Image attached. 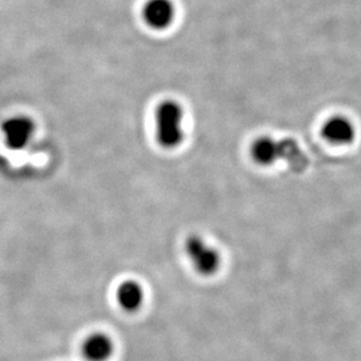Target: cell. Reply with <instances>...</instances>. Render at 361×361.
I'll return each instance as SVG.
<instances>
[{"label": "cell", "mask_w": 361, "mask_h": 361, "mask_svg": "<svg viewBox=\"0 0 361 361\" xmlns=\"http://www.w3.org/2000/svg\"><path fill=\"white\" fill-rule=\"evenodd\" d=\"M157 137L168 149L180 146L184 139L183 109L176 101L166 100L157 109Z\"/></svg>", "instance_id": "1"}, {"label": "cell", "mask_w": 361, "mask_h": 361, "mask_svg": "<svg viewBox=\"0 0 361 361\" xmlns=\"http://www.w3.org/2000/svg\"><path fill=\"white\" fill-rule=\"evenodd\" d=\"M188 257L197 272L203 276H212L221 267V255L219 251L205 243L201 237L189 236L184 244Z\"/></svg>", "instance_id": "2"}, {"label": "cell", "mask_w": 361, "mask_h": 361, "mask_svg": "<svg viewBox=\"0 0 361 361\" xmlns=\"http://www.w3.org/2000/svg\"><path fill=\"white\" fill-rule=\"evenodd\" d=\"M322 136L332 146H350L357 139V127L348 116L334 115L324 122Z\"/></svg>", "instance_id": "3"}, {"label": "cell", "mask_w": 361, "mask_h": 361, "mask_svg": "<svg viewBox=\"0 0 361 361\" xmlns=\"http://www.w3.org/2000/svg\"><path fill=\"white\" fill-rule=\"evenodd\" d=\"M288 143L278 141L271 136H261L251 145L250 155L254 162L262 167H270L277 164L286 153L292 152V147L291 149H288Z\"/></svg>", "instance_id": "4"}, {"label": "cell", "mask_w": 361, "mask_h": 361, "mask_svg": "<svg viewBox=\"0 0 361 361\" xmlns=\"http://www.w3.org/2000/svg\"><path fill=\"white\" fill-rule=\"evenodd\" d=\"M143 20L155 31L171 27L176 17L173 0H147L142 10Z\"/></svg>", "instance_id": "5"}, {"label": "cell", "mask_w": 361, "mask_h": 361, "mask_svg": "<svg viewBox=\"0 0 361 361\" xmlns=\"http://www.w3.org/2000/svg\"><path fill=\"white\" fill-rule=\"evenodd\" d=\"M35 129V122L26 116L8 118L3 125L5 142L11 149H23L33 137Z\"/></svg>", "instance_id": "6"}, {"label": "cell", "mask_w": 361, "mask_h": 361, "mask_svg": "<svg viewBox=\"0 0 361 361\" xmlns=\"http://www.w3.org/2000/svg\"><path fill=\"white\" fill-rule=\"evenodd\" d=\"M113 352V341L104 334H92L82 345V355L87 361H107Z\"/></svg>", "instance_id": "7"}, {"label": "cell", "mask_w": 361, "mask_h": 361, "mask_svg": "<svg viewBox=\"0 0 361 361\" xmlns=\"http://www.w3.org/2000/svg\"><path fill=\"white\" fill-rule=\"evenodd\" d=\"M118 305L127 312H135L142 306L145 292L141 285L135 281H126L116 291Z\"/></svg>", "instance_id": "8"}]
</instances>
